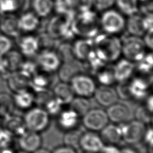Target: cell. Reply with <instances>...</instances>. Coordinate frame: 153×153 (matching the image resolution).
<instances>
[{
	"mask_svg": "<svg viewBox=\"0 0 153 153\" xmlns=\"http://www.w3.org/2000/svg\"><path fill=\"white\" fill-rule=\"evenodd\" d=\"M93 44L95 53L106 63L117 61L121 54V40L115 35L99 33Z\"/></svg>",
	"mask_w": 153,
	"mask_h": 153,
	"instance_id": "6da1fadb",
	"label": "cell"
},
{
	"mask_svg": "<svg viewBox=\"0 0 153 153\" xmlns=\"http://www.w3.org/2000/svg\"><path fill=\"white\" fill-rule=\"evenodd\" d=\"M100 27L98 16L91 9L78 12L71 25L74 35L85 38L93 39L99 33Z\"/></svg>",
	"mask_w": 153,
	"mask_h": 153,
	"instance_id": "7a4b0ae2",
	"label": "cell"
},
{
	"mask_svg": "<svg viewBox=\"0 0 153 153\" xmlns=\"http://www.w3.org/2000/svg\"><path fill=\"white\" fill-rule=\"evenodd\" d=\"M76 14H57L48 21L47 33L56 39H63L66 41L71 39L75 36L71 25Z\"/></svg>",
	"mask_w": 153,
	"mask_h": 153,
	"instance_id": "3957f363",
	"label": "cell"
},
{
	"mask_svg": "<svg viewBox=\"0 0 153 153\" xmlns=\"http://www.w3.org/2000/svg\"><path fill=\"white\" fill-rule=\"evenodd\" d=\"M23 120L27 130L39 133L48 127L50 116L42 107H32L26 111Z\"/></svg>",
	"mask_w": 153,
	"mask_h": 153,
	"instance_id": "277c9868",
	"label": "cell"
},
{
	"mask_svg": "<svg viewBox=\"0 0 153 153\" xmlns=\"http://www.w3.org/2000/svg\"><path fill=\"white\" fill-rule=\"evenodd\" d=\"M121 40V54L126 59L137 63L146 53V47L141 37L129 35Z\"/></svg>",
	"mask_w": 153,
	"mask_h": 153,
	"instance_id": "5b68a950",
	"label": "cell"
},
{
	"mask_svg": "<svg viewBox=\"0 0 153 153\" xmlns=\"http://www.w3.org/2000/svg\"><path fill=\"white\" fill-rule=\"evenodd\" d=\"M99 22L100 27L104 33L111 35L120 33L126 26V20L122 14L112 9L104 11Z\"/></svg>",
	"mask_w": 153,
	"mask_h": 153,
	"instance_id": "8992f818",
	"label": "cell"
},
{
	"mask_svg": "<svg viewBox=\"0 0 153 153\" xmlns=\"http://www.w3.org/2000/svg\"><path fill=\"white\" fill-rule=\"evenodd\" d=\"M122 135V140L130 145L139 143L143 140L146 129V124L136 120L118 124Z\"/></svg>",
	"mask_w": 153,
	"mask_h": 153,
	"instance_id": "52a82bcc",
	"label": "cell"
},
{
	"mask_svg": "<svg viewBox=\"0 0 153 153\" xmlns=\"http://www.w3.org/2000/svg\"><path fill=\"white\" fill-rule=\"evenodd\" d=\"M108 123L106 111L100 108H91L82 117L83 126L90 131H100Z\"/></svg>",
	"mask_w": 153,
	"mask_h": 153,
	"instance_id": "ba28073f",
	"label": "cell"
},
{
	"mask_svg": "<svg viewBox=\"0 0 153 153\" xmlns=\"http://www.w3.org/2000/svg\"><path fill=\"white\" fill-rule=\"evenodd\" d=\"M69 84L75 94L87 98L93 96L97 87L94 80L90 76L83 73L72 78Z\"/></svg>",
	"mask_w": 153,
	"mask_h": 153,
	"instance_id": "9c48e42d",
	"label": "cell"
},
{
	"mask_svg": "<svg viewBox=\"0 0 153 153\" xmlns=\"http://www.w3.org/2000/svg\"><path fill=\"white\" fill-rule=\"evenodd\" d=\"M152 82V75L144 78L143 76H135L128 81L129 90L131 99L140 101L148 96L149 86Z\"/></svg>",
	"mask_w": 153,
	"mask_h": 153,
	"instance_id": "30bf717a",
	"label": "cell"
},
{
	"mask_svg": "<svg viewBox=\"0 0 153 153\" xmlns=\"http://www.w3.org/2000/svg\"><path fill=\"white\" fill-rule=\"evenodd\" d=\"M109 121L116 124L128 122L133 118V113L129 106L121 102H115L107 108L106 111Z\"/></svg>",
	"mask_w": 153,
	"mask_h": 153,
	"instance_id": "8fae6325",
	"label": "cell"
},
{
	"mask_svg": "<svg viewBox=\"0 0 153 153\" xmlns=\"http://www.w3.org/2000/svg\"><path fill=\"white\" fill-rule=\"evenodd\" d=\"M85 69V63L75 59L69 62L61 63L57 69L58 76L62 82L69 83L72 78L78 74L83 73Z\"/></svg>",
	"mask_w": 153,
	"mask_h": 153,
	"instance_id": "7c38bea8",
	"label": "cell"
},
{
	"mask_svg": "<svg viewBox=\"0 0 153 153\" xmlns=\"http://www.w3.org/2000/svg\"><path fill=\"white\" fill-rule=\"evenodd\" d=\"M36 63L42 71L50 74L57 71L61 64L56 52L53 50H42L38 55Z\"/></svg>",
	"mask_w": 153,
	"mask_h": 153,
	"instance_id": "4fadbf2b",
	"label": "cell"
},
{
	"mask_svg": "<svg viewBox=\"0 0 153 153\" xmlns=\"http://www.w3.org/2000/svg\"><path fill=\"white\" fill-rule=\"evenodd\" d=\"M104 145L100 136L90 131L82 133L78 142V147L88 153H98Z\"/></svg>",
	"mask_w": 153,
	"mask_h": 153,
	"instance_id": "5bb4252c",
	"label": "cell"
},
{
	"mask_svg": "<svg viewBox=\"0 0 153 153\" xmlns=\"http://www.w3.org/2000/svg\"><path fill=\"white\" fill-rule=\"evenodd\" d=\"M0 31L9 38H19L22 32L19 22V17L14 14H1Z\"/></svg>",
	"mask_w": 153,
	"mask_h": 153,
	"instance_id": "9a60e30c",
	"label": "cell"
},
{
	"mask_svg": "<svg viewBox=\"0 0 153 153\" xmlns=\"http://www.w3.org/2000/svg\"><path fill=\"white\" fill-rule=\"evenodd\" d=\"M42 143V139L39 133L26 130L18 137V145L20 150L32 153L39 149Z\"/></svg>",
	"mask_w": 153,
	"mask_h": 153,
	"instance_id": "2e32d148",
	"label": "cell"
},
{
	"mask_svg": "<svg viewBox=\"0 0 153 153\" xmlns=\"http://www.w3.org/2000/svg\"><path fill=\"white\" fill-rule=\"evenodd\" d=\"M80 117L71 108L62 110L57 115V125L59 128L66 132L77 128Z\"/></svg>",
	"mask_w": 153,
	"mask_h": 153,
	"instance_id": "e0dca14e",
	"label": "cell"
},
{
	"mask_svg": "<svg viewBox=\"0 0 153 153\" xmlns=\"http://www.w3.org/2000/svg\"><path fill=\"white\" fill-rule=\"evenodd\" d=\"M31 76L17 70L12 72L8 77L7 82L8 88L14 93L20 92L30 88Z\"/></svg>",
	"mask_w": 153,
	"mask_h": 153,
	"instance_id": "ac0fdd59",
	"label": "cell"
},
{
	"mask_svg": "<svg viewBox=\"0 0 153 153\" xmlns=\"http://www.w3.org/2000/svg\"><path fill=\"white\" fill-rule=\"evenodd\" d=\"M93 96L97 103L105 108H108L115 103L118 99L115 88L111 86L101 85L96 87Z\"/></svg>",
	"mask_w": 153,
	"mask_h": 153,
	"instance_id": "d6986e66",
	"label": "cell"
},
{
	"mask_svg": "<svg viewBox=\"0 0 153 153\" xmlns=\"http://www.w3.org/2000/svg\"><path fill=\"white\" fill-rule=\"evenodd\" d=\"M125 27L129 35L139 37L143 36L149 30L144 16L137 13L128 16V20L126 21Z\"/></svg>",
	"mask_w": 153,
	"mask_h": 153,
	"instance_id": "ffe728a7",
	"label": "cell"
},
{
	"mask_svg": "<svg viewBox=\"0 0 153 153\" xmlns=\"http://www.w3.org/2000/svg\"><path fill=\"white\" fill-rule=\"evenodd\" d=\"M134 62L126 59L119 60L114 66V74L115 81L118 82L128 81L135 69Z\"/></svg>",
	"mask_w": 153,
	"mask_h": 153,
	"instance_id": "44dd1931",
	"label": "cell"
},
{
	"mask_svg": "<svg viewBox=\"0 0 153 153\" xmlns=\"http://www.w3.org/2000/svg\"><path fill=\"white\" fill-rule=\"evenodd\" d=\"M100 137L105 145H117L122 140V135L118 124H108L100 131Z\"/></svg>",
	"mask_w": 153,
	"mask_h": 153,
	"instance_id": "7402d4cb",
	"label": "cell"
},
{
	"mask_svg": "<svg viewBox=\"0 0 153 153\" xmlns=\"http://www.w3.org/2000/svg\"><path fill=\"white\" fill-rule=\"evenodd\" d=\"M75 57L82 62H85L88 56L94 50L93 39L81 38L72 44Z\"/></svg>",
	"mask_w": 153,
	"mask_h": 153,
	"instance_id": "603a6c76",
	"label": "cell"
},
{
	"mask_svg": "<svg viewBox=\"0 0 153 153\" xmlns=\"http://www.w3.org/2000/svg\"><path fill=\"white\" fill-rule=\"evenodd\" d=\"M18 45L20 53L25 57H32L39 50L38 41L36 36L28 35L20 37Z\"/></svg>",
	"mask_w": 153,
	"mask_h": 153,
	"instance_id": "cb8c5ba5",
	"label": "cell"
},
{
	"mask_svg": "<svg viewBox=\"0 0 153 153\" xmlns=\"http://www.w3.org/2000/svg\"><path fill=\"white\" fill-rule=\"evenodd\" d=\"M53 96L63 105L69 104L75 97L73 90L69 82H61L56 84L53 90Z\"/></svg>",
	"mask_w": 153,
	"mask_h": 153,
	"instance_id": "d4e9b609",
	"label": "cell"
},
{
	"mask_svg": "<svg viewBox=\"0 0 153 153\" xmlns=\"http://www.w3.org/2000/svg\"><path fill=\"white\" fill-rule=\"evenodd\" d=\"M39 17L33 11H27L19 17V26L22 32H32L39 26Z\"/></svg>",
	"mask_w": 153,
	"mask_h": 153,
	"instance_id": "484cf974",
	"label": "cell"
},
{
	"mask_svg": "<svg viewBox=\"0 0 153 153\" xmlns=\"http://www.w3.org/2000/svg\"><path fill=\"white\" fill-rule=\"evenodd\" d=\"M3 127L11 133L14 136H20L27 129L23 122V118L12 114L4 120Z\"/></svg>",
	"mask_w": 153,
	"mask_h": 153,
	"instance_id": "4316f807",
	"label": "cell"
},
{
	"mask_svg": "<svg viewBox=\"0 0 153 153\" xmlns=\"http://www.w3.org/2000/svg\"><path fill=\"white\" fill-rule=\"evenodd\" d=\"M13 97L16 108L21 110L27 111L35 103L34 93L29 89L14 93Z\"/></svg>",
	"mask_w": 153,
	"mask_h": 153,
	"instance_id": "83f0119b",
	"label": "cell"
},
{
	"mask_svg": "<svg viewBox=\"0 0 153 153\" xmlns=\"http://www.w3.org/2000/svg\"><path fill=\"white\" fill-rule=\"evenodd\" d=\"M43 72V71H42ZM45 72L42 73H35L30 79V88H32L34 92L39 91L48 89L53 84V80L51 75Z\"/></svg>",
	"mask_w": 153,
	"mask_h": 153,
	"instance_id": "f1b7e54d",
	"label": "cell"
},
{
	"mask_svg": "<svg viewBox=\"0 0 153 153\" xmlns=\"http://www.w3.org/2000/svg\"><path fill=\"white\" fill-rule=\"evenodd\" d=\"M15 108L13 96L5 91L0 92V119L13 114Z\"/></svg>",
	"mask_w": 153,
	"mask_h": 153,
	"instance_id": "f546056e",
	"label": "cell"
},
{
	"mask_svg": "<svg viewBox=\"0 0 153 153\" xmlns=\"http://www.w3.org/2000/svg\"><path fill=\"white\" fill-rule=\"evenodd\" d=\"M23 57L19 51L12 50L11 49L2 58L6 67L12 73L20 69L24 61Z\"/></svg>",
	"mask_w": 153,
	"mask_h": 153,
	"instance_id": "4dcf8cb0",
	"label": "cell"
},
{
	"mask_svg": "<svg viewBox=\"0 0 153 153\" xmlns=\"http://www.w3.org/2000/svg\"><path fill=\"white\" fill-rule=\"evenodd\" d=\"M33 12L39 17L48 16L54 9V0H32Z\"/></svg>",
	"mask_w": 153,
	"mask_h": 153,
	"instance_id": "1f68e13d",
	"label": "cell"
},
{
	"mask_svg": "<svg viewBox=\"0 0 153 153\" xmlns=\"http://www.w3.org/2000/svg\"><path fill=\"white\" fill-rule=\"evenodd\" d=\"M70 108L74 111L80 117H82L91 109V102L88 98L74 97L69 103Z\"/></svg>",
	"mask_w": 153,
	"mask_h": 153,
	"instance_id": "d6a6232c",
	"label": "cell"
},
{
	"mask_svg": "<svg viewBox=\"0 0 153 153\" xmlns=\"http://www.w3.org/2000/svg\"><path fill=\"white\" fill-rule=\"evenodd\" d=\"M97 81L101 85L111 86L115 81L114 74V66L106 65L96 74Z\"/></svg>",
	"mask_w": 153,
	"mask_h": 153,
	"instance_id": "836d02e7",
	"label": "cell"
},
{
	"mask_svg": "<svg viewBox=\"0 0 153 153\" xmlns=\"http://www.w3.org/2000/svg\"><path fill=\"white\" fill-rule=\"evenodd\" d=\"M61 63L67 62L76 59L75 56L72 44L68 41H65L57 47V52Z\"/></svg>",
	"mask_w": 153,
	"mask_h": 153,
	"instance_id": "e575fe53",
	"label": "cell"
},
{
	"mask_svg": "<svg viewBox=\"0 0 153 153\" xmlns=\"http://www.w3.org/2000/svg\"><path fill=\"white\" fill-rule=\"evenodd\" d=\"M115 4L120 11L128 16L137 13L139 10V0H115Z\"/></svg>",
	"mask_w": 153,
	"mask_h": 153,
	"instance_id": "d590c367",
	"label": "cell"
},
{
	"mask_svg": "<svg viewBox=\"0 0 153 153\" xmlns=\"http://www.w3.org/2000/svg\"><path fill=\"white\" fill-rule=\"evenodd\" d=\"M24 4L25 0H0V14H14Z\"/></svg>",
	"mask_w": 153,
	"mask_h": 153,
	"instance_id": "8d00e7d4",
	"label": "cell"
},
{
	"mask_svg": "<svg viewBox=\"0 0 153 153\" xmlns=\"http://www.w3.org/2000/svg\"><path fill=\"white\" fill-rule=\"evenodd\" d=\"M54 10L57 14H76L74 0H54Z\"/></svg>",
	"mask_w": 153,
	"mask_h": 153,
	"instance_id": "74e56055",
	"label": "cell"
},
{
	"mask_svg": "<svg viewBox=\"0 0 153 153\" xmlns=\"http://www.w3.org/2000/svg\"><path fill=\"white\" fill-rule=\"evenodd\" d=\"M136 63L135 68L142 75L146 76L152 74L153 61L151 53H146L144 57Z\"/></svg>",
	"mask_w": 153,
	"mask_h": 153,
	"instance_id": "f35d334b",
	"label": "cell"
},
{
	"mask_svg": "<svg viewBox=\"0 0 153 153\" xmlns=\"http://www.w3.org/2000/svg\"><path fill=\"white\" fill-rule=\"evenodd\" d=\"M63 105L61 102L53 96L44 104L42 108L50 116H55L57 115L62 110Z\"/></svg>",
	"mask_w": 153,
	"mask_h": 153,
	"instance_id": "ab89813d",
	"label": "cell"
},
{
	"mask_svg": "<svg viewBox=\"0 0 153 153\" xmlns=\"http://www.w3.org/2000/svg\"><path fill=\"white\" fill-rule=\"evenodd\" d=\"M38 41L39 49L42 48L43 50H51L54 47H57L56 45V41L47 33H42L36 36Z\"/></svg>",
	"mask_w": 153,
	"mask_h": 153,
	"instance_id": "60d3db41",
	"label": "cell"
},
{
	"mask_svg": "<svg viewBox=\"0 0 153 153\" xmlns=\"http://www.w3.org/2000/svg\"><path fill=\"white\" fill-rule=\"evenodd\" d=\"M133 117L136 120L139 121L145 124H149L152 122V113L150 112L145 105L139 106L133 113Z\"/></svg>",
	"mask_w": 153,
	"mask_h": 153,
	"instance_id": "b9f144b4",
	"label": "cell"
},
{
	"mask_svg": "<svg viewBox=\"0 0 153 153\" xmlns=\"http://www.w3.org/2000/svg\"><path fill=\"white\" fill-rule=\"evenodd\" d=\"M14 136L4 127L0 128V149L11 147Z\"/></svg>",
	"mask_w": 153,
	"mask_h": 153,
	"instance_id": "7bdbcfd3",
	"label": "cell"
},
{
	"mask_svg": "<svg viewBox=\"0 0 153 153\" xmlns=\"http://www.w3.org/2000/svg\"><path fill=\"white\" fill-rule=\"evenodd\" d=\"M76 129L77 128L67 131L64 137L65 145L71 146L74 148H75V146H78L79 139L81 134H82L81 131H78Z\"/></svg>",
	"mask_w": 153,
	"mask_h": 153,
	"instance_id": "ee69618b",
	"label": "cell"
},
{
	"mask_svg": "<svg viewBox=\"0 0 153 153\" xmlns=\"http://www.w3.org/2000/svg\"><path fill=\"white\" fill-rule=\"evenodd\" d=\"M118 98L122 100H131L128 81L118 82L115 88Z\"/></svg>",
	"mask_w": 153,
	"mask_h": 153,
	"instance_id": "f6af8a7d",
	"label": "cell"
},
{
	"mask_svg": "<svg viewBox=\"0 0 153 153\" xmlns=\"http://www.w3.org/2000/svg\"><path fill=\"white\" fill-rule=\"evenodd\" d=\"M13 42L10 38L0 34V57L5 56L11 49Z\"/></svg>",
	"mask_w": 153,
	"mask_h": 153,
	"instance_id": "bcb514c9",
	"label": "cell"
},
{
	"mask_svg": "<svg viewBox=\"0 0 153 153\" xmlns=\"http://www.w3.org/2000/svg\"><path fill=\"white\" fill-rule=\"evenodd\" d=\"M38 66L36 62L31 60H24L19 70L22 71L32 77L35 73L38 72Z\"/></svg>",
	"mask_w": 153,
	"mask_h": 153,
	"instance_id": "7dc6e473",
	"label": "cell"
},
{
	"mask_svg": "<svg viewBox=\"0 0 153 153\" xmlns=\"http://www.w3.org/2000/svg\"><path fill=\"white\" fill-rule=\"evenodd\" d=\"M115 4V0H93V6L99 11L111 8Z\"/></svg>",
	"mask_w": 153,
	"mask_h": 153,
	"instance_id": "c3c4849f",
	"label": "cell"
},
{
	"mask_svg": "<svg viewBox=\"0 0 153 153\" xmlns=\"http://www.w3.org/2000/svg\"><path fill=\"white\" fill-rule=\"evenodd\" d=\"M75 9L78 12L91 9L93 0H74Z\"/></svg>",
	"mask_w": 153,
	"mask_h": 153,
	"instance_id": "681fc988",
	"label": "cell"
},
{
	"mask_svg": "<svg viewBox=\"0 0 153 153\" xmlns=\"http://www.w3.org/2000/svg\"><path fill=\"white\" fill-rule=\"evenodd\" d=\"M153 132H152V129L151 127H149L148 128L146 127V129L145 130L143 140L144 142L147 145L148 147V150L149 149L151 151L152 148V142H153Z\"/></svg>",
	"mask_w": 153,
	"mask_h": 153,
	"instance_id": "f907efd6",
	"label": "cell"
},
{
	"mask_svg": "<svg viewBox=\"0 0 153 153\" xmlns=\"http://www.w3.org/2000/svg\"><path fill=\"white\" fill-rule=\"evenodd\" d=\"M51 153H77L76 149L69 145H62L56 148Z\"/></svg>",
	"mask_w": 153,
	"mask_h": 153,
	"instance_id": "816d5d0a",
	"label": "cell"
},
{
	"mask_svg": "<svg viewBox=\"0 0 153 153\" xmlns=\"http://www.w3.org/2000/svg\"><path fill=\"white\" fill-rule=\"evenodd\" d=\"M152 33H153V29H149L147 30L145 33L143 35V41L144 42V44L146 46V47L152 49Z\"/></svg>",
	"mask_w": 153,
	"mask_h": 153,
	"instance_id": "f5cc1de1",
	"label": "cell"
},
{
	"mask_svg": "<svg viewBox=\"0 0 153 153\" xmlns=\"http://www.w3.org/2000/svg\"><path fill=\"white\" fill-rule=\"evenodd\" d=\"M98 153H120V148L114 145H104Z\"/></svg>",
	"mask_w": 153,
	"mask_h": 153,
	"instance_id": "db71d44e",
	"label": "cell"
},
{
	"mask_svg": "<svg viewBox=\"0 0 153 153\" xmlns=\"http://www.w3.org/2000/svg\"><path fill=\"white\" fill-rule=\"evenodd\" d=\"M145 106L146 109L151 113H152V109H153V99L152 96L151 94H148V96L145 98Z\"/></svg>",
	"mask_w": 153,
	"mask_h": 153,
	"instance_id": "11a10c76",
	"label": "cell"
},
{
	"mask_svg": "<svg viewBox=\"0 0 153 153\" xmlns=\"http://www.w3.org/2000/svg\"><path fill=\"white\" fill-rule=\"evenodd\" d=\"M120 153H138V152L133 148L126 146L120 149Z\"/></svg>",
	"mask_w": 153,
	"mask_h": 153,
	"instance_id": "9f6ffc18",
	"label": "cell"
},
{
	"mask_svg": "<svg viewBox=\"0 0 153 153\" xmlns=\"http://www.w3.org/2000/svg\"><path fill=\"white\" fill-rule=\"evenodd\" d=\"M32 153H51V152L46 149L39 148V149H38L37 150H36L35 151H34Z\"/></svg>",
	"mask_w": 153,
	"mask_h": 153,
	"instance_id": "6f0895ef",
	"label": "cell"
},
{
	"mask_svg": "<svg viewBox=\"0 0 153 153\" xmlns=\"http://www.w3.org/2000/svg\"><path fill=\"white\" fill-rule=\"evenodd\" d=\"M15 153H28V152L20 150V151H18V152H15Z\"/></svg>",
	"mask_w": 153,
	"mask_h": 153,
	"instance_id": "680465c9",
	"label": "cell"
},
{
	"mask_svg": "<svg viewBox=\"0 0 153 153\" xmlns=\"http://www.w3.org/2000/svg\"><path fill=\"white\" fill-rule=\"evenodd\" d=\"M139 1H142V2H146V1H149V0H139Z\"/></svg>",
	"mask_w": 153,
	"mask_h": 153,
	"instance_id": "91938a15",
	"label": "cell"
},
{
	"mask_svg": "<svg viewBox=\"0 0 153 153\" xmlns=\"http://www.w3.org/2000/svg\"><path fill=\"white\" fill-rule=\"evenodd\" d=\"M83 153H88V152H84Z\"/></svg>",
	"mask_w": 153,
	"mask_h": 153,
	"instance_id": "94428289",
	"label": "cell"
}]
</instances>
